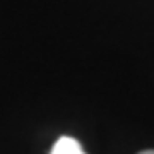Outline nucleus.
I'll use <instances>...</instances> for the list:
<instances>
[{
  "instance_id": "nucleus-1",
  "label": "nucleus",
  "mask_w": 154,
  "mask_h": 154,
  "mask_svg": "<svg viewBox=\"0 0 154 154\" xmlns=\"http://www.w3.org/2000/svg\"><path fill=\"white\" fill-rule=\"evenodd\" d=\"M50 154H86L84 148H82V144L72 136H62L58 138L56 144L52 146Z\"/></svg>"
},
{
  "instance_id": "nucleus-2",
  "label": "nucleus",
  "mask_w": 154,
  "mask_h": 154,
  "mask_svg": "<svg viewBox=\"0 0 154 154\" xmlns=\"http://www.w3.org/2000/svg\"><path fill=\"white\" fill-rule=\"evenodd\" d=\"M138 154H154V150H142V152H138Z\"/></svg>"
}]
</instances>
